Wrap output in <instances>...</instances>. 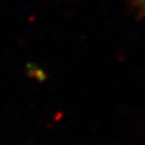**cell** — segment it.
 I'll return each instance as SVG.
<instances>
[{"label":"cell","instance_id":"1","mask_svg":"<svg viewBox=\"0 0 145 145\" xmlns=\"http://www.w3.org/2000/svg\"><path fill=\"white\" fill-rule=\"evenodd\" d=\"M137 3H138L142 7H144V8H145V0H137Z\"/></svg>","mask_w":145,"mask_h":145}]
</instances>
